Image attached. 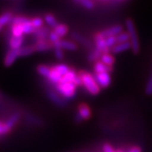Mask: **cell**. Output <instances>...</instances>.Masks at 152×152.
Instances as JSON below:
<instances>
[{
    "instance_id": "obj_1",
    "label": "cell",
    "mask_w": 152,
    "mask_h": 152,
    "mask_svg": "<svg viewBox=\"0 0 152 152\" xmlns=\"http://www.w3.org/2000/svg\"><path fill=\"white\" fill-rule=\"evenodd\" d=\"M78 74L81 77L83 82V87L86 90V91L91 96H96L101 92V87L98 86L97 82L94 75L86 70L78 71Z\"/></svg>"
},
{
    "instance_id": "obj_2",
    "label": "cell",
    "mask_w": 152,
    "mask_h": 152,
    "mask_svg": "<svg viewBox=\"0 0 152 152\" xmlns=\"http://www.w3.org/2000/svg\"><path fill=\"white\" fill-rule=\"evenodd\" d=\"M125 26H126V29H127V32L129 33V37H130L131 43V49L134 53V54H139L140 52V40H139V36L136 31L135 25L134 20L128 18L125 20Z\"/></svg>"
},
{
    "instance_id": "obj_3",
    "label": "cell",
    "mask_w": 152,
    "mask_h": 152,
    "mask_svg": "<svg viewBox=\"0 0 152 152\" xmlns=\"http://www.w3.org/2000/svg\"><path fill=\"white\" fill-rule=\"evenodd\" d=\"M53 89L67 101L75 97L77 92V87L73 82H59L55 85Z\"/></svg>"
},
{
    "instance_id": "obj_4",
    "label": "cell",
    "mask_w": 152,
    "mask_h": 152,
    "mask_svg": "<svg viewBox=\"0 0 152 152\" xmlns=\"http://www.w3.org/2000/svg\"><path fill=\"white\" fill-rule=\"evenodd\" d=\"M46 94L48 98L50 100L52 103L60 108H65L68 106V101L64 97H62L58 93L53 89V86L47 80V88H46Z\"/></svg>"
},
{
    "instance_id": "obj_5",
    "label": "cell",
    "mask_w": 152,
    "mask_h": 152,
    "mask_svg": "<svg viewBox=\"0 0 152 152\" xmlns=\"http://www.w3.org/2000/svg\"><path fill=\"white\" fill-rule=\"evenodd\" d=\"M93 37L95 41V48L99 50L102 54L111 53V49H109L106 44V38L102 35L101 31L95 33Z\"/></svg>"
},
{
    "instance_id": "obj_6",
    "label": "cell",
    "mask_w": 152,
    "mask_h": 152,
    "mask_svg": "<svg viewBox=\"0 0 152 152\" xmlns=\"http://www.w3.org/2000/svg\"><path fill=\"white\" fill-rule=\"evenodd\" d=\"M94 77L96 81L97 82L98 86L101 89H106L111 85L112 78L109 73H100V74H94Z\"/></svg>"
},
{
    "instance_id": "obj_7",
    "label": "cell",
    "mask_w": 152,
    "mask_h": 152,
    "mask_svg": "<svg viewBox=\"0 0 152 152\" xmlns=\"http://www.w3.org/2000/svg\"><path fill=\"white\" fill-rule=\"evenodd\" d=\"M70 37L71 38L75 41V42L81 44L82 46L86 47V48L89 49L90 51H91V50H93V49L95 48L94 44H93L90 40H88L86 37H85L84 36L80 35V33L74 31V32H72L70 34Z\"/></svg>"
},
{
    "instance_id": "obj_8",
    "label": "cell",
    "mask_w": 152,
    "mask_h": 152,
    "mask_svg": "<svg viewBox=\"0 0 152 152\" xmlns=\"http://www.w3.org/2000/svg\"><path fill=\"white\" fill-rule=\"evenodd\" d=\"M122 32H124V27L121 25H115V26H113L111 27L105 29L103 31H101L102 35L105 38L117 37Z\"/></svg>"
},
{
    "instance_id": "obj_9",
    "label": "cell",
    "mask_w": 152,
    "mask_h": 152,
    "mask_svg": "<svg viewBox=\"0 0 152 152\" xmlns=\"http://www.w3.org/2000/svg\"><path fill=\"white\" fill-rule=\"evenodd\" d=\"M33 45L35 46L36 52L38 53H45V52H48L50 50H53V45L48 39L37 41Z\"/></svg>"
},
{
    "instance_id": "obj_10",
    "label": "cell",
    "mask_w": 152,
    "mask_h": 152,
    "mask_svg": "<svg viewBox=\"0 0 152 152\" xmlns=\"http://www.w3.org/2000/svg\"><path fill=\"white\" fill-rule=\"evenodd\" d=\"M19 57L18 50H13V49H9L6 53L4 58V65L5 67H10L12 66Z\"/></svg>"
},
{
    "instance_id": "obj_11",
    "label": "cell",
    "mask_w": 152,
    "mask_h": 152,
    "mask_svg": "<svg viewBox=\"0 0 152 152\" xmlns=\"http://www.w3.org/2000/svg\"><path fill=\"white\" fill-rule=\"evenodd\" d=\"M77 113L81 117L83 121L84 120H89L92 116L91 109L89 107L88 104L85 103V102L79 104V106L77 107Z\"/></svg>"
},
{
    "instance_id": "obj_12",
    "label": "cell",
    "mask_w": 152,
    "mask_h": 152,
    "mask_svg": "<svg viewBox=\"0 0 152 152\" xmlns=\"http://www.w3.org/2000/svg\"><path fill=\"white\" fill-rule=\"evenodd\" d=\"M21 116L22 114L20 112H15L14 113L11 114L10 116L4 121L6 125L9 127V129H10L11 131H12V129L19 124L20 120L21 118Z\"/></svg>"
},
{
    "instance_id": "obj_13",
    "label": "cell",
    "mask_w": 152,
    "mask_h": 152,
    "mask_svg": "<svg viewBox=\"0 0 152 152\" xmlns=\"http://www.w3.org/2000/svg\"><path fill=\"white\" fill-rule=\"evenodd\" d=\"M24 42H25V37H15L10 35V38L8 39V44L10 49H13V50H19L20 48H21Z\"/></svg>"
},
{
    "instance_id": "obj_14",
    "label": "cell",
    "mask_w": 152,
    "mask_h": 152,
    "mask_svg": "<svg viewBox=\"0 0 152 152\" xmlns=\"http://www.w3.org/2000/svg\"><path fill=\"white\" fill-rule=\"evenodd\" d=\"M49 33H50V28L48 26H42L36 30V31L33 33L35 42L37 41H41V40H47L48 39Z\"/></svg>"
},
{
    "instance_id": "obj_15",
    "label": "cell",
    "mask_w": 152,
    "mask_h": 152,
    "mask_svg": "<svg viewBox=\"0 0 152 152\" xmlns=\"http://www.w3.org/2000/svg\"><path fill=\"white\" fill-rule=\"evenodd\" d=\"M93 69H94V74H100V73H109V74H111L113 71V68L105 65L103 63H102L99 60L97 62L94 63Z\"/></svg>"
},
{
    "instance_id": "obj_16",
    "label": "cell",
    "mask_w": 152,
    "mask_h": 152,
    "mask_svg": "<svg viewBox=\"0 0 152 152\" xmlns=\"http://www.w3.org/2000/svg\"><path fill=\"white\" fill-rule=\"evenodd\" d=\"M129 49H131L130 42H124V43L116 44L113 48L111 49V53H113V54H118V53L128 51Z\"/></svg>"
},
{
    "instance_id": "obj_17",
    "label": "cell",
    "mask_w": 152,
    "mask_h": 152,
    "mask_svg": "<svg viewBox=\"0 0 152 152\" xmlns=\"http://www.w3.org/2000/svg\"><path fill=\"white\" fill-rule=\"evenodd\" d=\"M35 53H36V48H35V46L34 45L23 46L21 48H20L18 50L19 57H20V58L31 56V55H32Z\"/></svg>"
},
{
    "instance_id": "obj_18",
    "label": "cell",
    "mask_w": 152,
    "mask_h": 152,
    "mask_svg": "<svg viewBox=\"0 0 152 152\" xmlns=\"http://www.w3.org/2000/svg\"><path fill=\"white\" fill-rule=\"evenodd\" d=\"M60 47L63 50H67V51H76L78 49V45L76 42L69 40H64V39L60 41Z\"/></svg>"
},
{
    "instance_id": "obj_19",
    "label": "cell",
    "mask_w": 152,
    "mask_h": 152,
    "mask_svg": "<svg viewBox=\"0 0 152 152\" xmlns=\"http://www.w3.org/2000/svg\"><path fill=\"white\" fill-rule=\"evenodd\" d=\"M100 61L102 63H103L105 65L113 68L114 64H115V58L113 53H103L102 54L100 58Z\"/></svg>"
},
{
    "instance_id": "obj_20",
    "label": "cell",
    "mask_w": 152,
    "mask_h": 152,
    "mask_svg": "<svg viewBox=\"0 0 152 152\" xmlns=\"http://www.w3.org/2000/svg\"><path fill=\"white\" fill-rule=\"evenodd\" d=\"M13 17H14V14L11 11H7V12L3 13L0 15V26L2 28H4L5 26L10 24Z\"/></svg>"
},
{
    "instance_id": "obj_21",
    "label": "cell",
    "mask_w": 152,
    "mask_h": 152,
    "mask_svg": "<svg viewBox=\"0 0 152 152\" xmlns=\"http://www.w3.org/2000/svg\"><path fill=\"white\" fill-rule=\"evenodd\" d=\"M53 31L57 33L60 37H64L67 36V34L69 33V27L65 24L63 23H58L54 28H53Z\"/></svg>"
},
{
    "instance_id": "obj_22",
    "label": "cell",
    "mask_w": 152,
    "mask_h": 152,
    "mask_svg": "<svg viewBox=\"0 0 152 152\" xmlns=\"http://www.w3.org/2000/svg\"><path fill=\"white\" fill-rule=\"evenodd\" d=\"M102 54V53L95 48L93 50L90 51V53H88V56H87L88 61L91 62V63H96V62L100 60V58H101Z\"/></svg>"
},
{
    "instance_id": "obj_23",
    "label": "cell",
    "mask_w": 152,
    "mask_h": 152,
    "mask_svg": "<svg viewBox=\"0 0 152 152\" xmlns=\"http://www.w3.org/2000/svg\"><path fill=\"white\" fill-rule=\"evenodd\" d=\"M51 70V67H48V65H44V64H40L37 67V72L38 73L39 75L43 77L44 79L48 80V79L49 74Z\"/></svg>"
},
{
    "instance_id": "obj_24",
    "label": "cell",
    "mask_w": 152,
    "mask_h": 152,
    "mask_svg": "<svg viewBox=\"0 0 152 152\" xmlns=\"http://www.w3.org/2000/svg\"><path fill=\"white\" fill-rule=\"evenodd\" d=\"M10 33L11 36H12V37H24V32H23L22 25H14V26H11Z\"/></svg>"
},
{
    "instance_id": "obj_25",
    "label": "cell",
    "mask_w": 152,
    "mask_h": 152,
    "mask_svg": "<svg viewBox=\"0 0 152 152\" xmlns=\"http://www.w3.org/2000/svg\"><path fill=\"white\" fill-rule=\"evenodd\" d=\"M44 21L48 24V26L49 27L52 28H54L58 24V22L57 20L56 17L53 14H50V13L46 14L44 15Z\"/></svg>"
},
{
    "instance_id": "obj_26",
    "label": "cell",
    "mask_w": 152,
    "mask_h": 152,
    "mask_svg": "<svg viewBox=\"0 0 152 152\" xmlns=\"http://www.w3.org/2000/svg\"><path fill=\"white\" fill-rule=\"evenodd\" d=\"M53 51H54V55L56 58L58 60H63L64 58V52L60 47V42L53 43Z\"/></svg>"
},
{
    "instance_id": "obj_27",
    "label": "cell",
    "mask_w": 152,
    "mask_h": 152,
    "mask_svg": "<svg viewBox=\"0 0 152 152\" xmlns=\"http://www.w3.org/2000/svg\"><path fill=\"white\" fill-rule=\"evenodd\" d=\"M52 67H53V69L55 71H57V72L62 76H64V75H66L69 71L71 69L69 66L66 65V64H59L52 66Z\"/></svg>"
},
{
    "instance_id": "obj_28",
    "label": "cell",
    "mask_w": 152,
    "mask_h": 152,
    "mask_svg": "<svg viewBox=\"0 0 152 152\" xmlns=\"http://www.w3.org/2000/svg\"><path fill=\"white\" fill-rule=\"evenodd\" d=\"M25 117H26V119L27 120L28 122H30L31 124L37 125V126H42L43 125V122L39 118L34 116L33 114L27 113L25 115Z\"/></svg>"
},
{
    "instance_id": "obj_29",
    "label": "cell",
    "mask_w": 152,
    "mask_h": 152,
    "mask_svg": "<svg viewBox=\"0 0 152 152\" xmlns=\"http://www.w3.org/2000/svg\"><path fill=\"white\" fill-rule=\"evenodd\" d=\"M22 27H23V32H24V35H31L36 31V28L34 27L31 24V20H29L27 22H26L25 24L22 25Z\"/></svg>"
},
{
    "instance_id": "obj_30",
    "label": "cell",
    "mask_w": 152,
    "mask_h": 152,
    "mask_svg": "<svg viewBox=\"0 0 152 152\" xmlns=\"http://www.w3.org/2000/svg\"><path fill=\"white\" fill-rule=\"evenodd\" d=\"M76 75H77V72L74 69H70V70L62 77V80L60 82H73Z\"/></svg>"
},
{
    "instance_id": "obj_31",
    "label": "cell",
    "mask_w": 152,
    "mask_h": 152,
    "mask_svg": "<svg viewBox=\"0 0 152 152\" xmlns=\"http://www.w3.org/2000/svg\"><path fill=\"white\" fill-rule=\"evenodd\" d=\"M30 19H28L26 16L24 15H16V16L13 17L12 20L10 22V26L14 25H23L26 22H27Z\"/></svg>"
},
{
    "instance_id": "obj_32",
    "label": "cell",
    "mask_w": 152,
    "mask_h": 152,
    "mask_svg": "<svg viewBox=\"0 0 152 152\" xmlns=\"http://www.w3.org/2000/svg\"><path fill=\"white\" fill-rule=\"evenodd\" d=\"M130 37H129V35L128 32H124L120 33L118 36L116 37V41H117V44L118 43H124V42H129Z\"/></svg>"
},
{
    "instance_id": "obj_33",
    "label": "cell",
    "mask_w": 152,
    "mask_h": 152,
    "mask_svg": "<svg viewBox=\"0 0 152 152\" xmlns=\"http://www.w3.org/2000/svg\"><path fill=\"white\" fill-rule=\"evenodd\" d=\"M32 26L36 28L37 30L39 28L42 27L44 26V20L42 17H34L32 19H30Z\"/></svg>"
},
{
    "instance_id": "obj_34",
    "label": "cell",
    "mask_w": 152,
    "mask_h": 152,
    "mask_svg": "<svg viewBox=\"0 0 152 152\" xmlns=\"http://www.w3.org/2000/svg\"><path fill=\"white\" fill-rule=\"evenodd\" d=\"M80 4L89 10H92L96 7V3L93 0H80Z\"/></svg>"
},
{
    "instance_id": "obj_35",
    "label": "cell",
    "mask_w": 152,
    "mask_h": 152,
    "mask_svg": "<svg viewBox=\"0 0 152 152\" xmlns=\"http://www.w3.org/2000/svg\"><path fill=\"white\" fill-rule=\"evenodd\" d=\"M145 93L147 96H152V72L150 77H149V79H148V80H147L146 85H145Z\"/></svg>"
},
{
    "instance_id": "obj_36",
    "label": "cell",
    "mask_w": 152,
    "mask_h": 152,
    "mask_svg": "<svg viewBox=\"0 0 152 152\" xmlns=\"http://www.w3.org/2000/svg\"><path fill=\"white\" fill-rule=\"evenodd\" d=\"M11 130L9 129V127L6 125L4 121H0V136L6 135L10 134Z\"/></svg>"
},
{
    "instance_id": "obj_37",
    "label": "cell",
    "mask_w": 152,
    "mask_h": 152,
    "mask_svg": "<svg viewBox=\"0 0 152 152\" xmlns=\"http://www.w3.org/2000/svg\"><path fill=\"white\" fill-rule=\"evenodd\" d=\"M48 40L52 42V43L53 44L60 42V41L62 40V38L60 37L57 33H55L53 31H50V33H49Z\"/></svg>"
},
{
    "instance_id": "obj_38",
    "label": "cell",
    "mask_w": 152,
    "mask_h": 152,
    "mask_svg": "<svg viewBox=\"0 0 152 152\" xmlns=\"http://www.w3.org/2000/svg\"><path fill=\"white\" fill-rule=\"evenodd\" d=\"M106 44L107 46L109 49H112L114 46L117 44V41H116V37H107L106 38Z\"/></svg>"
},
{
    "instance_id": "obj_39",
    "label": "cell",
    "mask_w": 152,
    "mask_h": 152,
    "mask_svg": "<svg viewBox=\"0 0 152 152\" xmlns=\"http://www.w3.org/2000/svg\"><path fill=\"white\" fill-rule=\"evenodd\" d=\"M73 83L75 84V86L76 87L83 86V82H82L81 77H80V75L78 74V72H77V75H76L75 78V80H74Z\"/></svg>"
},
{
    "instance_id": "obj_40",
    "label": "cell",
    "mask_w": 152,
    "mask_h": 152,
    "mask_svg": "<svg viewBox=\"0 0 152 152\" xmlns=\"http://www.w3.org/2000/svg\"><path fill=\"white\" fill-rule=\"evenodd\" d=\"M126 152H142V148L139 145H133L126 149Z\"/></svg>"
},
{
    "instance_id": "obj_41",
    "label": "cell",
    "mask_w": 152,
    "mask_h": 152,
    "mask_svg": "<svg viewBox=\"0 0 152 152\" xmlns=\"http://www.w3.org/2000/svg\"><path fill=\"white\" fill-rule=\"evenodd\" d=\"M74 120H75V122L76 124H81L82 122H83V119H82L81 117L79 115V113H76L75 114Z\"/></svg>"
},
{
    "instance_id": "obj_42",
    "label": "cell",
    "mask_w": 152,
    "mask_h": 152,
    "mask_svg": "<svg viewBox=\"0 0 152 152\" xmlns=\"http://www.w3.org/2000/svg\"><path fill=\"white\" fill-rule=\"evenodd\" d=\"M73 1L77 4H80V0H73Z\"/></svg>"
},
{
    "instance_id": "obj_43",
    "label": "cell",
    "mask_w": 152,
    "mask_h": 152,
    "mask_svg": "<svg viewBox=\"0 0 152 152\" xmlns=\"http://www.w3.org/2000/svg\"><path fill=\"white\" fill-rule=\"evenodd\" d=\"M117 1L119 3V2H124V1H126V0H117Z\"/></svg>"
}]
</instances>
